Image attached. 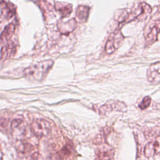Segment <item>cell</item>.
I'll return each instance as SVG.
<instances>
[{"label": "cell", "mask_w": 160, "mask_h": 160, "mask_svg": "<svg viewBox=\"0 0 160 160\" xmlns=\"http://www.w3.org/2000/svg\"><path fill=\"white\" fill-rule=\"evenodd\" d=\"M77 24V20L74 18H71L66 21L63 19H60L57 23V27L61 34L68 35L76 29Z\"/></svg>", "instance_id": "obj_6"}, {"label": "cell", "mask_w": 160, "mask_h": 160, "mask_svg": "<svg viewBox=\"0 0 160 160\" xmlns=\"http://www.w3.org/2000/svg\"><path fill=\"white\" fill-rule=\"evenodd\" d=\"M90 12V8L84 5H79L76 10V17L81 22L87 21Z\"/></svg>", "instance_id": "obj_13"}, {"label": "cell", "mask_w": 160, "mask_h": 160, "mask_svg": "<svg viewBox=\"0 0 160 160\" xmlns=\"http://www.w3.org/2000/svg\"><path fill=\"white\" fill-rule=\"evenodd\" d=\"M0 8L2 14L8 19L11 18L16 13V7L14 4L4 0H0Z\"/></svg>", "instance_id": "obj_11"}, {"label": "cell", "mask_w": 160, "mask_h": 160, "mask_svg": "<svg viewBox=\"0 0 160 160\" xmlns=\"http://www.w3.org/2000/svg\"><path fill=\"white\" fill-rule=\"evenodd\" d=\"M127 110L126 104L118 100H109L102 104L99 109V114L102 116H108L112 111L125 112Z\"/></svg>", "instance_id": "obj_3"}, {"label": "cell", "mask_w": 160, "mask_h": 160, "mask_svg": "<svg viewBox=\"0 0 160 160\" xmlns=\"http://www.w3.org/2000/svg\"><path fill=\"white\" fill-rule=\"evenodd\" d=\"M98 160H114V151L110 148H102L98 153Z\"/></svg>", "instance_id": "obj_15"}, {"label": "cell", "mask_w": 160, "mask_h": 160, "mask_svg": "<svg viewBox=\"0 0 160 160\" xmlns=\"http://www.w3.org/2000/svg\"><path fill=\"white\" fill-rule=\"evenodd\" d=\"M159 62L158 61L149 66L147 70V79L153 84H158L160 81Z\"/></svg>", "instance_id": "obj_8"}, {"label": "cell", "mask_w": 160, "mask_h": 160, "mask_svg": "<svg viewBox=\"0 0 160 160\" xmlns=\"http://www.w3.org/2000/svg\"><path fill=\"white\" fill-rule=\"evenodd\" d=\"M128 18H129V14L124 9L118 10L114 14L115 20L119 23L125 22L126 20L128 19Z\"/></svg>", "instance_id": "obj_16"}, {"label": "cell", "mask_w": 160, "mask_h": 160, "mask_svg": "<svg viewBox=\"0 0 160 160\" xmlns=\"http://www.w3.org/2000/svg\"><path fill=\"white\" fill-rule=\"evenodd\" d=\"M15 25L12 23H10L7 25L0 34V41L1 42L8 41L14 34L15 32Z\"/></svg>", "instance_id": "obj_14"}, {"label": "cell", "mask_w": 160, "mask_h": 160, "mask_svg": "<svg viewBox=\"0 0 160 160\" xmlns=\"http://www.w3.org/2000/svg\"><path fill=\"white\" fill-rule=\"evenodd\" d=\"M38 5L39 8L41 9L42 11L43 12L44 16L45 14H49L52 12V6L51 4L48 2L46 0H39Z\"/></svg>", "instance_id": "obj_17"}, {"label": "cell", "mask_w": 160, "mask_h": 160, "mask_svg": "<svg viewBox=\"0 0 160 160\" xmlns=\"http://www.w3.org/2000/svg\"><path fill=\"white\" fill-rule=\"evenodd\" d=\"M18 149L22 153H26L30 152L32 149V146L29 144L21 143L18 146Z\"/></svg>", "instance_id": "obj_19"}, {"label": "cell", "mask_w": 160, "mask_h": 160, "mask_svg": "<svg viewBox=\"0 0 160 160\" xmlns=\"http://www.w3.org/2000/svg\"><path fill=\"white\" fill-rule=\"evenodd\" d=\"M16 51V46L13 42H9L2 47L1 51V58L2 60L10 58L13 56Z\"/></svg>", "instance_id": "obj_12"}, {"label": "cell", "mask_w": 160, "mask_h": 160, "mask_svg": "<svg viewBox=\"0 0 160 160\" xmlns=\"http://www.w3.org/2000/svg\"><path fill=\"white\" fill-rule=\"evenodd\" d=\"M54 61L51 59L42 61L33 66L26 68L24 73L26 77L32 78L36 81L43 79L52 68Z\"/></svg>", "instance_id": "obj_1"}, {"label": "cell", "mask_w": 160, "mask_h": 160, "mask_svg": "<svg viewBox=\"0 0 160 160\" xmlns=\"http://www.w3.org/2000/svg\"><path fill=\"white\" fill-rule=\"evenodd\" d=\"M54 9L62 17L67 18L72 11V6L68 2L54 1Z\"/></svg>", "instance_id": "obj_10"}, {"label": "cell", "mask_w": 160, "mask_h": 160, "mask_svg": "<svg viewBox=\"0 0 160 160\" xmlns=\"http://www.w3.org/2000/svg\"><path fill=\"white\" fill-rule=\"evenodd\" d=\"M160 21L159 19L156 20L151 26L149 31L145 37L146 46H151L158 40L159 32Z\"/></svg>", "instance_id": "obj_7"}, {"label": "cell", "mask_w": 160, "mask_h": 160, "mask_svg": "<svg viewBox=\"0 0 160 160\" xmlns=\"http://www.w3.org/2000/svg\"><path fill=\"white\" fill-rule=\"evenodd\" d=\"M124 39V36L120 31H116L109 37L106 45L105 51L108 54H111L117 50Z\"/></svg>", "instance_id": "obj_4"}, {"label": "cell", "mask_w": 160, "mask_h": 160, "mask_svg": "<svg viewBox=\"0 0 160 160\" xmlns=\"http://www.w3.org/2000/svg\"><path fill=\"white\" fill-rule=\"evenodd\" d=\"M160 152L159 137L158 136L156 140H152L148 142L144 149V154L147 158H152L158 155Z\"/></svg>", "instance_id": "obj_9"}, {"label": "cell", "mask_w": 160, "mask_h": 160, "mask_svg": "<svg viewBox=\"0 0 160 160\" xmlns=\"http://www.w3.org/2000/svg\"><path fill=\"white\" fill-rule=\"evenodd\" d=\"M33 134L38 138H42L49 134L51 127L48 121L42 119H34L31 125Z\"/></svg>", "instance_id": "obj_2"}, {"label": "cell", "mask_w": 160, "mask_h": 160, "mask_svg": "<svg viewBox=\"0 0 160 160\" xmlns=\"http://www.w3.org/2000/svg\"><path fill=\"white\" fill-rule=\"evenodd\" d=\"M22 123V120L20 119H14L12 121V123H11V128L14 129V128H18L19 126H20V124Z\"/></svg>", "instance_id": "obj_21"}, {"label": "cell", "mask_w": 160, "mask_h": 160, "mask_svg": "<svg viewBox=\"0 0 160 160\" xmlns=\"http://www.w3.org/2000/svg\"><path fill=\"white\" fill-rule=\"evenodd\" d=\"M152 9L151 6L146 2H141L137 7L134 8L132 11V18H136L139 21H144L151 14Z\"/></svg>", "instance_id": "obj_5"}, {"label": "cell", "mask_w": 160, "mask_h": 160, "mask_svg": "<svg viewBox=\"0 0 160 160\" xmlns=\"http://www.w3.org/2000/svg\"><path fill=\"white\" fill-rule=\"evenodd\" d=\"M151 97L146 96L143 98L142 100L141 101V102L139 104V109L144 110L147 109L151 104Z\"/></svg>", "instance_id": "obj_18"}, {"label": "cell", "mask_w": 160, "mask_h": 160, "mask_svg": "<svg viewBox=\"0 0 160 160\" xmlns=\"http://www.w3.org/2000/svg\"><path fill=\"white\" fill-rule=\"evenodd\" d=\"M30 160H43V157L41 154L36 152L31 155Z\"/></svg>", "instance_id": "obj_20"}]
</instances>
